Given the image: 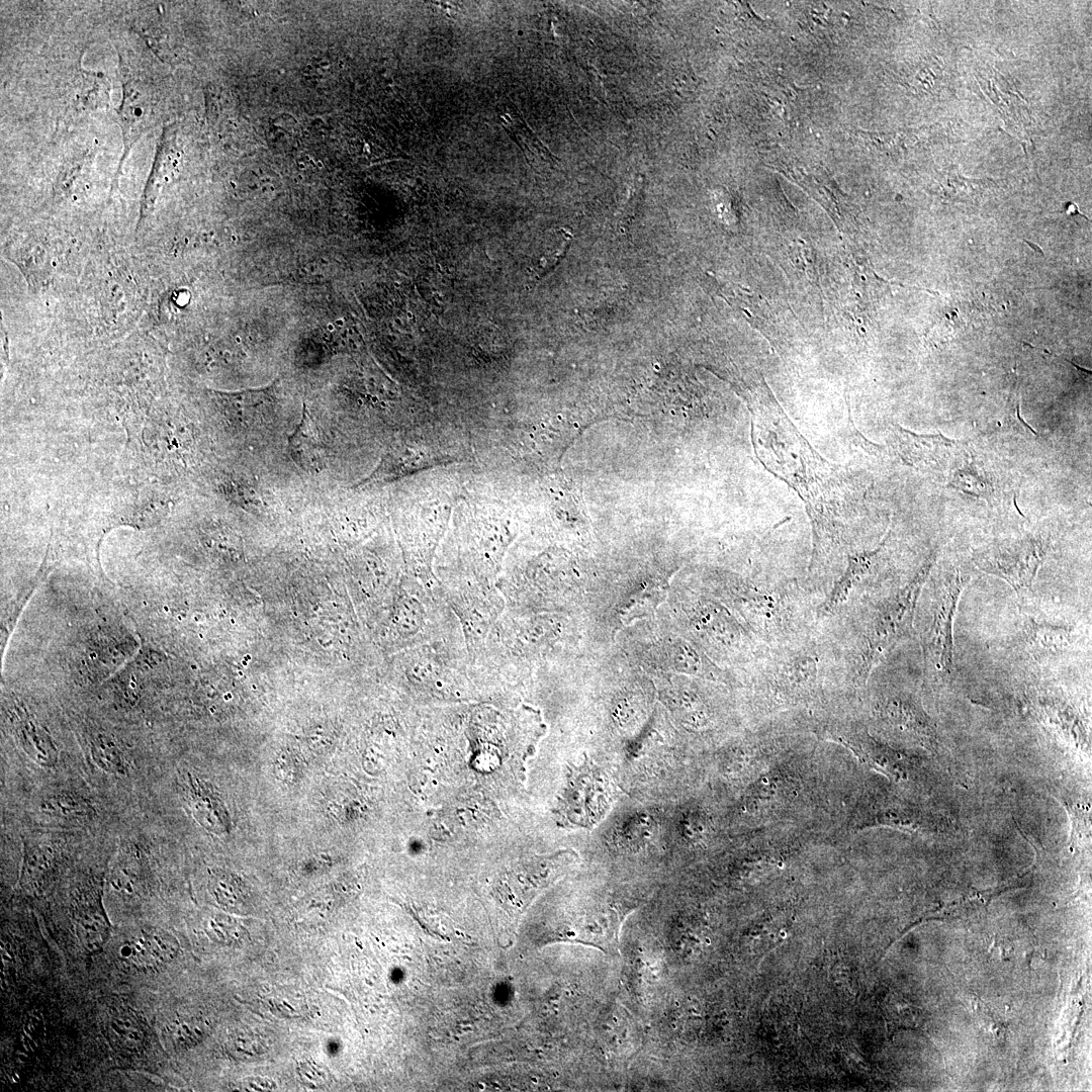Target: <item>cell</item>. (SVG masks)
<instances>
[{"mask_svg":"<svg viewBox=\"0 0 1092 1092\" xmlns=\"http://www.w3.org/2000/svg\"><path fill=\"white\" fill-rule=\"evenodd\" d=\"M880 712L889 723L921 743L931 747L936 744L935 724L911 694L900 692L887 696L880 704Z\"/></svg>","mask_w":1092,"mask_h":1092,"instance_id":"obj_14","label":"cell"},{"mask_svg":"<svg viewBox=\"0 0 1092 1092\" xmlns=\"http://www.w3.org/2000/svg\"><path fill=\"white\" fill-rule=\"evenodd\" d=\"M404 582L388 629L392 643L406 649L439 641L464 640L458 620L439 585H427L412 575Z\"/></svg>","mask_w":1092,"mask_h":1092,"instance_id":"obj_2","label":"cell"},{"mask_svg":"<svg viewBox=\"0 0 1092 1092\" xmlns=\"http://www.w3.org/2000/svg\"><path fill=\"white\" fill-rule=\"evenodd\" d=\"M76 913L77 933L84 946L90 950L100 948L108 935V922L97 892H83L77 902Z\"/></svg>","mask_w":1092,"mask_h":1092,"instance_id":"obj_21","label":"cell"},{"mask_svg":"<svg viewBox=\"0 0 1092 1092\" xmlns=\"http://www.w3.org/2000/svg\"><path fill=\"white\" fill-rule=\"evenodd\" d=\"M178 952V942L162 929L143 930L120 948L123 960L139 969H157L171 962Z\"/></svg>","mask_w":1092,"mask_h":1092,"instance_id":"obj_18","label":"cell"},{"mask_svg":"<svg viewBox=\"0 0 1092 1092\" xmlns=\"http://www.w3.org/2000/svg\"><path fill=\"white\" fill-rule=\"evenodd\" d=\"M935 561L936 553L932 552L906 585L880 602L871 612L863 633L861 673L864 677L912 633L918 599Z\"/></svg>","mask_w":1092,"mask_h":1092,"instance_id":"obj_4","label":"cell"},{"mask_svg":"<svg viewBox=\"0 0 1092 1092\" xmlns=\"http://www.w3.org/2000/svg\"><path fill=\"white\" fill-rule=\"evenodd\" d=\"M514 536L510 522L502 518L481 515L464 520L451 537L452 564L442 567L439 574L495 583Z\"/></svg>","mask_w":1092,"mask_h":1092,"instance_id":"obj_3","label":"cell"},{"mask_svg":"<svg viewBox=\"0 0 1092 1092\" xmlns=\"http://www.w3.org/2000/svg\"><path fill=\"white\" fill-rule=\"evenodd\" d=\"M655 819L644 811L629 815L620 825L618 839L627 847H640L646 845L655 835Z\"/></svg>","mask_w":1092,"mask_h":1092,"instance_id":"obj_27","label":"cell"},{"mask_svg":"<svg viewBox=\"0 0 1092 1092\" xmlns=\"http://www.w3.org/2000/svg\"><path fill=\"white\" fill-rule=\"evenodd\" d=\"M674 664L677 669L691 674L712 675L717 673L716 668L702 654L686 643H679L675 647Z\"/></svg>","mask_w":1092,"mask_h":1092,"instance_id":"obj_30","label":"cell"},{"mask_svg":"<svg viewBox=\"0 0 1092 1092\" xmlns=\"http://www.w3.org/2000/svg\"><path fill=\"white\" fill-rule=\"evenodd\" d=\"M609 787L593 764L585 763L572 777L564 801L572 823L580 826L594 825L605 813L609 802Z\"/></svg>","mask_w":1092,"mask_h":1092,"instance_id":"obj_10","label":"cell"},{"mask_svg":"<svg viewBox=\"0 0 1092 1092\" xmlns=\"http://www.w3.org/2000/svg\"><path fill=\"white\" fill-rule=\"evenodd\" d=\"M453 459L449 455L407 444L394 446L384 454L376 468L355 487L394 481Z\"/></svg>","mask_w":1092,"mask_h":1092,"instance_id":"obj_12","label":"cell"},{"mask_svg":"<svg viewBox=\"0 0 1092 1092\" xmlns=\"http://www.w3.org/2000/svg\"><path fill=\"white\" fill-rule=\"evenodd\" d=\"M1068 812L1072 819V836L1075 840H1081L1090 834V812L1089 808L1080 801L1064 800Z\"/></svg>","mask_w":1092,"mask_h":1092,"instance_id":"obj_32","label":"cell"},{"mask_svg":"<svg viewBox=\"0 0 1092 1092\" xmlns=\"http://www.w3.org/2000/svg\"><path fill=\"white\" fill-rule=\"evenodd\" d=\"M90 754L93 762L105 772L123 776L128 771L123 751L109 736H95L90 742Z\"/></svg>","mask_w":1092,"mask_h":1092,"instance_id":"obj_25","label":"cell"},{"mask_svg":"<svg viewBox=\"0 0 1092 1092\" xmlns=\"http://www.w3.org/2000/svg\"><path fill=\"white\" fill-rule=\"evenodd\" d=\"M43 812L62 820H83L92 815L94 809L81 796L69 792L53 794L42 802Z\"/></svg>","mask_w":1092,"mask_h":1092,"instance_id":"obj_26","label":"cell"},{"mask_svg":"<svg viewBox=\"0 0 1092 1092\" xmlns=\"http://www.w3.org/2000/svg\"><path fill=\"white\" fill-rule=\"evenodd\" d=\"M1022 697L1036 720L1082 748L1090 745L1087 726L1061 692L1031 686L1023 691Z\"/></svg>","mask_w":1092,"mask_h":1092,"instance_id":"obj_8","label":"cell"},{"mask_svg":"<svg viewBox=\"0 0 1092 1092\" xmlns=\"http://www.w3.org/2000/svg\"><path fill=\"white\" fill-rule=\"evenodd\" d=\"M122 84L123 96L117 109V122L123 136V159L132 145L153 126L157 109L156 101H153L144 83L125 80Z\"/></svg>","mask_w":1092,"mask_h":1092,"instance_id":"obj_13","label":"cell"},{"mask_svg":"<svg viewBox=\"0 0 1092 1092\" xmlns=\"http://www.w3.org/2000/svg\"><path fill=\"white\" fill-rule=\"evenodd\" d=\"M214 394L228 419L247 430L269 424L278 402L276 381L259 388L215 391Z\"/></svg>","mask_w":1092,"mask_h":1092,"instance_id":"obj_11","label":"cell"},{"mask_svg":"<svg viewBox=\"0 0 1092 1092\" xmlns=\"http://www.w3.org/2000/svg\"><path fill=\"white\" fill-rule=\"evenodd\" d=\"M17 737L24 752L42 767L58 763L59 753L50 735L30 719H23L17 726Z\"/></svg>","mask_w":1092,"mask_h":1092,"instance_id":"obj_24","label":"cell"},{"mask_svg":"<svg viewBox=\"0 0 1092 1092\" xmlns=\"http://www.w3.org/2000/svg\"><path fill=\"white\" fill-rule=\"evenodd\" d=\"M1048 550V542L1040 537L1025 536L988 545L975 552L973 561L982 571L1005 580L1020 596L1030 588Z\"/></svg>","mask_w":1092,"mask_h":1092,"instance_id":"obj_7","label":"cell"},{"mask_svg":"<svg viewBox=\"0 0 1092 1092\" xmlns=\"http://www.w3.org/2000/svg\"><path fill=\"white\" fill-rule=\"evenodd\" d=\"M830 733L832 737L854 750L862 760L893 780L899 781L907 777L904 758L900 753L878 742L866 731L837 725L830 728Z\"/></svg>","mask_w":1092,"mask_h":1092,"instance_id":"obj_15","label":"cell"},{"mask_svg":"<svg viewBox=\"0 0 1092 1092\" xmlns=\"http://www.w3.org/2000/svg\"><path fill=\"white\" fill-rule=\"evenodd\" d=\"M950 483L951 486H956L961 490L975 495H983L991 489L985 477L978 473L974 467H963L958 469L953 474V479Z\"/></svg>","mask_w":1092,"mask_h":1092,"instance_id":"obj_31","label":"cell"},{"mask_svg":"<svg viewBox=\"0 0 1092 1092\" xmlns=\"http://www.w3.org/2000/svg\"><path fill=\"white\" fill-rule=\"evenodd\" d=\"M766 673L770 687L785 698L812 697L819 686L818 655L805 649L791 652L775 661Z\"/></svg>","mask_w":1092,"mask_h":1092,"instance_id":"obj_9","label":"cell"},{"mask_svg":"<svg viewBox=\"0 0 1092 1092\" xmlns=\"http://www.w3.org/2000/svg\"><path fill=\"white\" fill-rule=\"evenodd\" d=\"M106 1032L110 1042L126 1053L139 1051L147 1037L142 1018L130 1009L114 1011L108 1018Z\"/></svg>","mask_w":1092,"mask_h":1092,"instance_id":"obj_23","label":"cell"},{"mask_svg":"<svg viewBox=\"0 0 1092 1092\" xmlns=\"http://www.w3.org/2000/svg\"><path fill=\"white\" fill-rule=\"evenodd\" d=\"M174 157L169 152V149H168L166 143H164V141H163L161 143V145L158 147V151H157L156 159H155V162H154V166H153L151 176L149 178L148 185L146 187L145 194H144V197H143V204H142V206H143L142 213L143 214H145V212L148 211L150 209V207H152V205H153V203H154V201H155V199H156V197L158 195V190H159L160 184L162 183L161 182L162 178H163L164 175L168 174L169 169H170V162H171V160Z\"/></svg>","mask_w":1092,"mask_h":1092,"instance_id":"obj_29","label":"cell"},{"mask_svg":"<svg viewBox=\"0 0 1092 1092\" xmlns=\"http://www.w3.org/2000/svg\"><path fill=\"white\" fill-rule=\"evenodd\" d=\"M1072 628L1060 623L1028 617L1023 625V650L1041 662L1056 659L1072 647Z\"/></svg>","mask_w":1092,"mask_h":1092,"instance_id":"obj_17","label":"cell"},{"mask_svg":"<svg viewBox=\"0 0 1092 1092\" xmlns=\"http://www.w3.org/2000/svg\"><path fill=\"white\" fill-rule=\"evenodd\" d=\"M436 576L442 596L460 625L470 664L506 610L505 599L494 582L447 574Z\"/></svg>","mask_w":1092,"mask_h":1092,"instance_id":"obj_5","label":"cell"},{"mask_svg":"<svg viewBox=\"0 0 1092 1092\" xmlns=\"http://www.w3.org/2000/svg\"><path fill=\"white\" fill-rule=\"evenodd\" d=\"M53 866V853L47 847L28 845L22 864L21 883L26 888H36Z\"/></svg>","mask_w":1092,"mask_h":1092,"instance_id":"obj_28","label":"cell"},{"mask_svg":"<svg viewBox=\"0 0 1092 1092\" xmlns=\"http://www.w3.org/2000/svg\"><path fill=\"white\" fill-rule=\"evenodd\" d=\"M288 452L295 464L305 471L320 472L326 467L327 449L305 404L299 424L288 437Z\"/></svg>","mask_w":1092,"mask_h":1092,"instance_id":"obj_20","label":"cell"},{"mask_svg":"<svg viewBox=\"0 0 1092 1092\" xmlns=\"http://www.w3.org/2000/svg\"><path fill=\"white\" fill-rule=\"evenodd\" d=\"M968 582L969 577L953 568L943 572L932 589L922 644L926 666L940 677L952 673L953 622L961 595Z\"/></svg>","mask_w":1092,"mask_h":1092,"instance_id":"obj_6","label":"cell"},{"mask_svg":"<svg viewBox=\"0 0 1092 1092\" xmlns=\"http://www.w3.org/2000/svg\"><path fill=\"white\" fill-rule=\"evenodd\" d=\"M399 670L411 690L430 699L462 701L479 692L470 675L464 640L406 648L399 659Z\"/></svg>","mask_w":1092,"mask_h":1092,"instance_id":"obj_1","label":"cell"},{"mask_svg":"<svg viewBox=\"0 0 1092 1092\" xmlns=\"http://www.w3.org/2000/svg\"><path fill=\"white\" fill-rule=\"evenodd\" d=\"M896 436L901 457L910 464L948 463L949 459H956L959 456L964 446L961 442L947 439L940 433L917 435L901 427H897Z\"/></svg>","mask_w":1092,"mask_h":1092,"instance_id":"obj_19","label":"cell"},{"mask_svg":"<svg viewBox=\"0 0 1092 1092\" xmlns=\"http://www.w3.org/2000/svg\"><path fill=\"white\" fill-rule=\"evenodd\" d=\"M185 796L195 820L216 835L231 831V817L219 794L206 781L187 775Z\"/></svg>","mask_w":1092,"mask_h":1092,"instance_id":"obj_16","label":"cell"},{"mask_svg":"<svg viewBox=\"0 0 1092 1092\" xmlns=\"http://www.w3.org/2000/svg\"><path fill=\"white\" fill-rule=\"evenodd\" d=\"M880 549L881 547L875 551L864 552L849 558V563L844 574L836 582L826 600L818 609L819 615H829L834 613L848 601L855 588H857L870 574L873 562L880 552Z\"/></svg>","mask_w":1092,"mask_h":1092,"instance_id":"obj_22","label":"cell"}]
</instances>
